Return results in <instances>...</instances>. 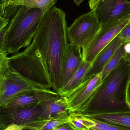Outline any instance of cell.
<instances>
[{
    "label": "cell",
    "instance_id": "1",
    "mask_svg": "<svg viewBox=\"0 0 130 130\" xmlns=\"http://www.w3.org/2000/svg\"><path fill=\"white\" fill-rule=\"evenodd\" d=\"M33 39L39 50L58 94L62 89V70L68 44L66 13L55 6L44 14Z\"/></svg>",
    "mask_w": 130,
    "mask_h": 130
},
{
    "label": "cell",
    "instance_id": "2",
    "mask_svg": "<svg viewBox=\"0 0 130 130\" xmlns=\"http://www.w3.org/2000/svg\"><path fill=\"white\" fill-rule=\"evenodd\" d=\"M130 62L125 56L102 80L88 103L74 113H111L130 111L127 102Z\"/></svg>",
    "mask_w": 130,
    "mask_h": 130
},
{
    "label": "cell",
    "instance_id": "3",
    "mask_svg": "<svg viewBox=\"0 0 130 130\" xmlns=\"http://www.w3.org/2000/svg\"><path fill=\"white\" fill-rule=\"evenodd\" d=\"M54 6L43 9L18 6L6 27L4 50L13 54L29 45L44 14Z\"/></svg>",
    "mask_w": 130,
    "mask_h": 130
},
{
    "label": "cell",
    "instance_id": "4",
    "mask_svg": "<svg viewBox=\"0 0 130 130\" xmlns=\"http://www.w3.org/2000/svg\"><path fill=\"white\" fill-rule=\"evenodd\" d=\"M9 68L37 86L45 89L52 88L46 67L35 41L23 51L8 57Z\"/></svg>",
    "mask_w": 130,
    "mask_h": 130
},
{
    "label": "cell",
    "instance_id": "5",
    "mask_svg": "<svg viewBox=\"0 0 130 130\" xmlns=\"http://www.w3.org/2000/svg\"><path fill=\"white\" fill-rule=\"evenodd\" d=\"M0 74V108L8 101L20 95L48 90L37 86L9 67Z\"/></svg>",
    "mask_w": 130,
    "mask_h": 130
},
{
    "label": "cell",
    "instance_id": "6",
    "mask_svg": "<svg viewBox=\"0 0 130 130\" xmlns=\"http://www.w3.org/2000/svg\"><path fill=\"white\" fill-rule=\"evenodd\" d=\"M94 9L78 17L67 27L68 40L71 43L82 48L91 42L101 29Z\"/></svg>",
    "mask_w": 130,
    "mask_h": 130
},
{
    "label": "cell",
    "instance_id": "7",
    "mask_svg": "<svg viewBox=\"0 0 130 130\" xmlns=\"http://www.w3.org/2000/svg\"><path fill=\"white\" fill-rule=\"evenodd\" d=\"M130 21V16L101 26L87 46L83 48L84 61L92 63L99 52L120 33Z\"/></svg>",
    "mask_w": 130,
    "mask_h": 130
},
{
    "label": "cell",
    "instance_id": "8",
    "mask_svg": "<svg viewBox=\"0 0 130 130\" xmlns=\"http://www.w3.org/2000/svg\"><path fill=\"white\" fill-rule=\"evenodd\" d=\"M42 110L39 104L14 109H0V130L9 125L26 126L40 120Z\"/></svg>",
    "mask_w": 130,
    "mask_h": 130
},
{
    "label": "cell",
    "instance_id": "9",
    "mask_svg": "<svg viewBox=\"0 0 130 130\" xmlns=\"http://www.w3.org/2000/svg\"><path fill=\"white\" fill-rule=\"evenodd\" d=\"M102 82L101 73L92 76L68 97L69 113L81 111L92 98Z\"/></svg>",
    "mask_w": 130,
    "mask_h": 130
},
{
    "label": "cell",
    "instance_id": "10",
    "mask_svg": "<svg viewBox=\"0 0 130 130\" xmlns=\"http://www.w3.org/2000/svg\"><path fill=\"white\" fill-rule=\"evenodd\" d=\"M94 9L101 26L130 16L126 0H100Z\"/></svg>",
    "mask_w": 130,
    "mask_h": 130
},
{
    "label": "cell",
    "instance_id": "11",
    "mask_svg": "<svg viewBox=\"0 0 130 130\" xmlns=\"http://www.w3.org/2000/svg\"><path fill=\"white\" fill-rule=\"evenodd\" d=\"M59 96L58 93L50 89L31 92L11 99L4 104L0 109L9 110L31 106Z\"/></svg>",
    "mask_w": 130,
    "mask_h": 130
},
{
    "label": "cell",
    "instance_id": "12",
    "mask_svg": "<svg viewBox=\"0 0 130 130\" xmlns=\"http://www.w3.org/2000/svg\"><path fill=\"white\" fill-rule=\"evenodd\" d=\"M83 61L81 48L75 44L70 43L67 46L63 64L62 89L78 69Z\"/></svg>",
    "mask_w": 130,
    "mask_h": 130
},
{
    "label": "cell",
    "instance_id": "13",
    "mask_svg": "<svg viewBox=\"0 0 130 130\" xmlns=\"http://www.w3.org/2000/svg\"><path fill=\"white\" fill-rule=\"evenodd\" d=\"M123 43L122 40L118 36L113 39L96 56L86 74L84 81L92 76L101 73L111 56Z\"/></svg>",
    "mask_w": 130,
    "mask_h": 130
},
{
    "label": "cell",
    "instance_id": "14",
    "mask_svg": "<svg viewBox=\"0 0 130 130\" xmlns=\"http://www.w3.org/2000/svg\"><path fill=\"white\" fill-rule=\"evenodd\" d=\"M42 110L40 119H55L69 114L67 110L68 99L66 97L57 98L43 101L39 103Z\"/></svg>",
    "mask_w": 130,
    "mask_h": 130
},
{
    "label": "cell",
    "instance_id": "15",
    "mask_svg": "<svg viewBox=\"0 0 130 130\" xmlns=\"http://www.w3.org/2000/svg\"><path fill=\"white\" fill-rule=\"evenodd\" d=\"M74 114L130 130V111L111 113Z\"/></svg>",
    "mask_w": 130,
    "mask_h": 130
},
{
    "label": "cell",
    "instance_id": "16",
    "mask_svg": "<svg viewBox=\"0 0 130 130\" xmlns=\"http://www.w3.org/2000/svg\"><path fill=\"white\" fill-rule=\"evenodd\" d=\"M92 63L84 61L78 69L73 74L68 83L58 94L61 97L67 98L84 82L85 75L91 66Z\"/></svg>",
    "mask_w": 130,
    "mask_h": 130
},
{
    "label": "cell",
    "instance_id": "17",
    "mask_svg": "<svg viewBox=\"0 0 130 130\" xmlns=\"http://www.w3.org/2000/svg\"><path fill=\"white\" fill-rule=\"evenodd\" d=\"M69 115L55 119L37 120L25 126L23 130H53L59 125L68 122Z\"/></svg>",
    "mask_w": 130,
    "mask_h": 130
},
{
    "label": "cell",
    "instance_id": "18",
    "mask_svg": "<svg viewBox=\"0 0 130 130\" xmlns=\"http://www.w3.org/2000/svg\"><path fill=\"white\" fill-rule=\"evenodd\" d=\"M124 44L125 43L122 44L116 50L106 64L101 73L102 81L111 70L118 66L122 58L125 56L126 53L124 50Z\"/></svg>",
    "mask_w": 130,
    "mask_h": 130
},
{
    "label": "cell",
    "instance_id": "19",
    "mask_svg": "<svg viewBox=\"0 0 130 130\" xmlns=\"http://www.w3.org/2000/svg\"><path fill=\"white\" fill-rule=\"evenodd\" d=\"M69 121L76 130H90L95 126L93 120L73 113H69Z\"/></svg>",
    "mask_w": 130,
    "mask_h": 130
},
{
    "label": "cell",
    "instance_id": "20",
    "mask_svg": "<svg viewBox=\"0 0 130 130\" xmlns=\"http://www.w3.org/2000/svg\"><path fill=\"white\" fill-rule=\"evenodd\" d=\"M57 0H20L17 3L16 7L24 5L32 8L43 9L55 5Z\"/></svg>",
    "mask_w": 130,
    "mask_h": 130
},
{
    "label": "cell",
    "instance_id": "21",
    "mask_svg": "<svg viewBox=\"0 0 130 130\" xmlns=\"http://www.w3.org/2000/svg\"><path fill=\"white\" fill-rule=\"evenodd\" d=\"M117 36L123 43L130 42V21Z\"/></svg>",
    "mask_w": 130,
    "mask_h": 130
},
{
    "label": "cell",
    "instance_id": "22",
    "mask_svg": "<svg viewBox=\"0 0 130 130\" xmlns=\"http://www.w3.org/2000/svg\"><path fill=\"white\" fill-rule=\"evenodd\" d=\"M8 54L4 49H0V72L8 68Z\"/></svg>",
    "mask_w": 130,
    "mask_h": 130
},
{
    "label": "cell",
    "instance_id": "23",
    "mask_svg": "<svg viewBox=\"0 0 130 130\" xmlns=\"http://www.w3.org/2000/svg\"><path fill=\"white\" fill-rule=\"evenodd\" d=\"M92 120L95 121V126L91 128V129L95 130H109L110 127L109 124L93 119Z\"/></svg>",
    "mask_w": 130,
    "mask_h": 130
},
{
    "label": "cell",
    "instance_id": "24",
    "mask_svg": "<svg viewBox=\"0 0 130 130\" xmlns=\"http://www.w3.org/2000/svg\"><path fill=\"white\" fill-rule=\"evenodd\" d=\"M53 130H76L69 121L59 125Z\"/></svg>",
    "mask_w": 130,
    "mask_h": 130
},
{
    "label": "cell",
    "instance_id": "25",
    "mask_svg": "<svg viewBox=\"0 0 130 130\" xmlns=\"http://www.w3.org/2000/svg\"><path fill=\"white\" fill-rule=\"evenodd\" d=\"M8 1V0H0V10L2 11L4 17L8 9L7 6Z\"/></svg>",
    "mask_w": 130,
    "mask_h": 130
},
{
    "label": "cell",
    "instance_id": "26",
    "mask_svg": "<svg viewBox=\"0 0 130 130\" xmlns=\"http://www.w3.org/2000/svg\"><path fill=\"white\" fill-rule=\"evenodd\" d=\"M10 19L3 17L0 19V32L7 27L10 21Z\"/></svg>",
    "mask_w": 130,
    "mask_h": 130
},
{
    "label": "cell",
    "instance_id": "27",
    "mask_svg": "<svg viewBox=\"0 0 130 130\" xmlns=\"http://www.w3.org/2000/svg\"><path fill=\"white\" fill-rule=\"evenodd\" d=\"M25 127L24 126H20V125L13 124L7 127L4 129L2 130H23Z\"/></svg>",
    "mask_w": 130,
    "mask_h": 130
},
{
    "label": "cell",
    "instance_id": "28",
    "mask_svg": "<svg viewBox=\"0 0 130 130\" xmlns=\"http://www.w3.org/2000/svg\"><path fill=\"white\" fill-rule=\"evenodd\" d=\"M6 30V27L0 32V49H4V39Z\"/></svg>",
    "mask_w": 130,
    "mask_h": 130
},
{
    "label": "cell",
    "instance_id": "29",
    "mask_svg": "<svg viewBox=\"0 0 130 130\" xmlns=\"http://www.w3.org/2000/svg\"><path fill=\"white\" fill-rule=\"evenodd\" d=\"M19 1L20 0H8L7 4L8 8L16 7V5Z\"/></svg>",
    "mask_w": 130,
    "mask_h": 130
},
{
    "label": "cell",
    "instance_id": "30",
    "mask_svg": "<svg viewBox=\"0 0 130 130\" xmlns=\"http://www.w3.org/2000/svg\"><path fill=\"white\" fill-rule=\"evenodd\" d=\"M124 48L126 53L125 56H130V42L125 43L124 44Z\"/></svg>",
    "mask_w": 130,
    "mask_h": 130
},
{
    "label": "cell",
    "instance_id": "31",
    "mask_svg": "<svg viewBox=\"0 0 130 130\" xmlns=\"http://www.w3.org/2000/svg\"><path fill=\"white\" fill-rule=\"evenodd\" d=\"M99 1L100 0H89V6L91 10H93L94 8Z\"/></svg>",
    "mask_w": 130,
    "mask_h": 130
},
{
    "label": "cell",
    "instance_id": "32",
    "mask_svg": "<svg viewBox=\"0 0 130 130\" xmlns=\"http://www.w3.org/2000/svg\"><path fill=\"white\" fill-rule=\"evenodd\" d=\"M127 102L130 107V82L127 86L126 93Z\"/></svg>",
    "mask_w": 130,
    "mask_h": 130
},
{
    "label": "cell",
    "instance_id": "33",
    "mask_svg": "<svg viewBox=\"0 0 130 130\" xmlns=\"http://www.w3.org/2000/svg\"><path fill=\"white\" fill-rule=\"evenodd\" d=\"M109 130H129L126 129H124L121 127H119L116 126H113V125H110V128Z\"/></svg>",
    "mask_w": 130,
    "mask_h": 130
},
{
    "label": "cell",
    "instance_id": "34",
    "mask_svg": "<svg viewBox=\"0 0 130 130\" xmlns=\"http://www.w3.org/2000/svg\"><path fill=\"white\" fill-rule=\"evenodd\" d=\"M74 3L77 6H79L83 2H84V0H73Z\"/></svg>",
    "mask_w": 130,
    "mask_h": 130
},
{
    "label": "cell",
    "instance_id": "35",
    "mask_svg": "<svg viewBox=\"0 0 130 130\" xmlns=\"http://www.w3.org/2000/svg\"><path fill=\"white\" fill-rule=\"evenodd\" d=\"M5 17L4 16V14L2 13V11H1L0 10V19L2 18Z\"/></svg>",
    "mask_w": 130,
    "mask_h": 130
},
{
    "label": "cell",
    "instance_id": "36",
    "mask_svg": "<svg viewBox=\"0 0 130 130\" xmlns=\"http://www.w3.org/2000/svg\"><path fill=\"white\" fill-rule=\"evenodd\" d=\"M125 57H126V58L127 60H129V61L130 62V56H125Z\"/></svg>",
    "mask_w": 130,
    "mask_h": 130
},
{
    "label": "cell",
    "instance_id": "37",
    "mask_svg": "<svg viewBox=\"0 0 130 130\" xmlns=\"http://www.w3.org/2000/svg\"><path fill=\"white\" fill-rule=\"evenodd\" d=\"M128 2H129V4H130V0H126Z\"/></svg>",
    "mask_w": 130,
    "mask_h": 130
},
{
    "label": "cell",
    "instance_id": "38",
    "mask_svg": "<svg viewBox=\"0 0 130 130\" xmlns=\"http://www.w3.org/2000/svg\"><path fill=\"white\" fill-rule=\"evenodd\" d=\"M90 130H95L94 129H91V128H90Z\"/></svg>",
    "mask_w": 130,
    "mask_h": 130
},
{
    "label": "cell",
    "instance_id": "39",
    "mask_svg": "<svg viewBox=\"0 0 130 130\" xmlns=\"http://www.w3.org/2000/svg\"><path fill=\"white\" fill-rule=\"evenodd\" d=\"M0 80H1V74H0Z\"/></svg>",
    "mask_w": 130,
    "mask_h": 130
}]
</instances>
